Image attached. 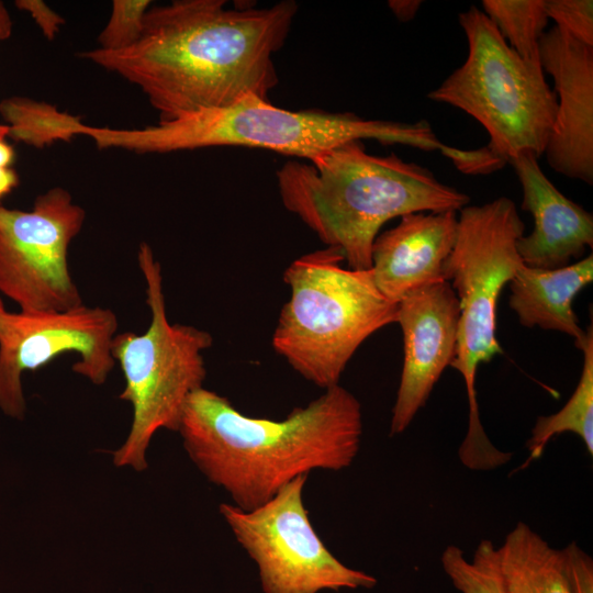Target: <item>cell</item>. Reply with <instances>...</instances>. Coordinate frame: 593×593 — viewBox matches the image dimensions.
Instances as JSON below:
<instances>
[{
  "label": "cell",
  "instance_id": "obj_32",
  "mask_svg": "<svg viewBox=\"0 0 593 593\" xmlns=\"http://www.w3.org/2000/svg\"><path fill=\"white\" fill-rule=\"evenodd\" d=\"M4 310H5V309H4L3 303H2V300H1V298H0V312H2V311H4Z\"/></svg>",
  "mask_w": 593,
  "mask_h": 593
},
{
  "label": "cell",
  "instance_id": "obj_27",
  "mask_svg": "<svg viewBox=\"0 0 593 593\" xmlns=\"http://www.w3.org/2000/svg\"><path fill=\"white\" fill-rule=\"evenodd\" d=\"M388 3L400 21L409 22L413 20L423 2L419 0H393Z\"/></svg>",
  "mask_w": 593,
  "mask_h": 593
},
{
  "label": "cell",
  "instance_id": "obj_12",
  "mask_svg": "<svg viewBox=\"0 0 593 593\" xmlns=\"http://www.w3.org/2000/svg\"><path fill=\"white\" fill-rule=\"evenodd\" d=\"M460 305L448 281L419 288L399 303L403 366L390 435L403 433L425 405L434 385L456 357Z\"/></svg>",
  "mask_w": 593,
  "mask_h": 593
},
{
  "label": "cell",
  "instance_id": "obj_17",
  "mask_svg": "<svg viewBox=\"0 0 593 593\" xmlns=\"http://www.w3.org/2000/svg\"><path fill=\"white\" fill-rule=\"evenodd\" d=\"M506 593H571L561 551L518 522L497 548Z\"/></svg>",
  "mask_w": 593,
  "mask_h": 593
},
{
  "label": "cell",
  "instance_id": "obj_13",
  "mask_svg": "<svg viewBox=\"0 0 593 593\" xmlns=\"http://www.w3.org/2000/svg\"><path fill=\"white\" fill-rule=\"evenodd\" d=\"M539 60L555 81L557 113L545 155L566 177L593 183V47L557 26L542 33Z\"/></svg>",
  "mask_w": 593,
  "mask_h": 593
},
{
  "label": "cell",
  "instance_id": "obj_28",
  "mask_svg": "<svg viewBox=\"0 0 593 593\" xmlns=\"http://www.w3.org/2000/svg\"><path fill=\"white\" fill-rule=\"evenodd\" d=\"M19 184V177L11 167L0 166V200Z\"/></svg>",
  "mask_w": 593,
  "mask_h": 593
},
{
  "label": "cell",
  "instance_id": "obj_14",
  "mask_svg": "<svg viewBox=\"0 0 593 593\" xmlns=\"http://www.w3.org/2000/svg\"><path fill=\"white\" fill-rule=\"evenodd\" d=\"M456 211L415 212L379 234L371 251V270L380 292L399 303L406 294L440 281L457 234Z\"/></svg>",
  "mask_w": 593,
  "mask_h": 593
},
{
  "label": "cell",
  "instance_id": "obj_7",
  "mask_svg": "<svg viewBox=\"0 0 593 593\" xmlns=\"http://www.w3.org/2000/svg\"><path fill=\"white\" fill-rule=\"evenodd\" d=\"M458 20L468 41L467 59L427 97L479 121L489 133L488 145L507 164L525 152L540 157L558 108L541 65L517 55L477 7Z\"/></svg>",
  "mask_w": 593,
  "mask_h": 593
},
{
  "label": "cell",
  "instance_id": "obj_21",
  "mask_svg": "<svg viewBox=\"0 0 593 593\" xmlns=\"http://www.w3.org/2000/svg\"><path fill=\"white\" fill-rule=\"evenodd\" d=\"M445 573L461 593H506L497 558V548L483 539L471 559L456 545L445 548L440 557Z\"/></svg>",
  "mask_w": 593,
  "mask_h": 593
},
{
  "label": "cell",
  "instance_id": "obj_10",
  "mask_svg": "<svg viewBox=\"0 0 593 593\" xmlns=\"http://www.w3.org/2000/svg\"><path fill=\"white\" fill-rule=\"evenodd\" d=\"M86 220L71 194L54 187L32 211L0 203V292L22 312H66L83 305L68 267V248Z\"/></svg>",
  "mask_w": 593,
  "mask_h": 593
},
{
  "label": "cell",
  "instance_id": "obj_3",
  "mask_svg": "<svg viewBox=\"0 0 593 593\" xmlns=\"http://www.w3.org/2000/svg\"><path fill=\"white\" fill-rule=\"evenodd\" d=\"M287 210L343 254L348 268L370 269L372 245L390 220L415 212L460 211L470 199L395 154L376 156L356 141L277 171Z\"/></svg>",
  "mask_w": 593,
  "mask_h": 593
},
{
  "label": "cell",
  "instance_id": "obj_19",
  "mask_svg": "<svg viewBox=\"0 0 593 593\" xmlns=\"http://www.w3.org/2000/svg\"><path fill=\"white\" fill-rule=\"evenodd\" d=\"M0 114L7 122V136L36 148L56 142H69L82 135L87 125L79 116L25 97L3 99L0 102Z\"/></svg>",
  "mask_w": 593,
  "mask_h": 593
},
{
  "label": "cell",
  "instance_id": "obj_16",
  "mask_svg": "<svg viewBox=\"0 0 593 593\" xmlns=\"http://www.w3.org/2000/svg\"><path fill=\"white\" fill-rule=\"evenodd\" d=\"M593 281V255L555 269L523 265L511 280L510 307L526 327L539 326L573 337H586L573 311L577 294Z\"/></svg>",
  "mask_w": 593,
  "mask_h": 593
},
{
  "label": "cell",
  "instance_id": "obj_6",
  "mask_svg": "<svg viewBox=\"0 0 593 593\" xmlns=\"http://www.w3.org/2000/svg\"><path fill=\"white\" fill-rule=\"evenodd\" d=\"M146 283L150 323L143 334L124 332L112 340L125 387L119 398L133 406V421L123 445L113 452L118 467L143 471L146 451L157 430L178 432L186 402L206 376L203 353L212 346L206 331L168 321L159 262L147 243L137 254Z\"/></svg>",
  "mask_w": 593,
  "mask_h": 593
},
{
  "label": "cell",
  "instance_id": "obj_4",
  "mask_svg": "<svg viewBox=\"0 0 593 593\" xmlns=\"http://www.w3.org/2000/svg\"><path fill=\"white\" fill-rule=\"evenodd\" d=\"M85 135L100 149L119 148L137 154L236 146L272 150L302 160L362 139L423 150H441L445 146L425 120L402 123L367 120L351 113L292 111L256 96L227 108L204 110L143 128L88 125Z\"/></svg>",
  "mask_w": 593,
  "mask_h": 593
},
{
  "label": "cell",
  "instance_id": "obj_26",
  "mask_svg": "<svg viewBox=\"0 0 593 593\" xmlns=\"http://www.w3.org/2000/svg\"><path fill=\"white\" fill-rule=\"evenodd\" d=\"M15 5L32 16L43 35L49 41L55 38L65 24V20L42 0H16Z\"/></svg>",
  "mask_w": 593,
  "mask_h": 593
},
{
  "label": "cell",
  "instance_id": "obj_9",
  "mask_svg": "<svg viewBox=\"0 0 593 593\" xmlns=\"http://www.w3.org/2000/svg\"><path fill=\"white\" fill-rule=\"evenodd\" d=\"M307 475L286 484L251 511L223 503L220 513L259 569L265 593L371 589L377 579L339 561L315 532L302 493Z\"/></svg>",
  "mask_w": 593,
  "mask_h": 593
},
{
  "label": "cell",
  "instance_id": "obj_1",
  "mask_svg": "<svg viewBox=\"0 0 593 593\" xmlns=\"http://www.w3.org/2000/svg\"><path fill=\"white\" fill-rule=\"evenodd\" d=\"M296 11L294 1L230 9L224 0H175L147 10L131 47L79 56L137 86L158 123L169 122L248 96L268 99L278 83L273 56Z\"/></svg>",
  "mask_w": 593,
  "mask_h": 593
},
{
  "label": "cell",
  "instance_id": "obj_31",
  "mask_svg": "<svg viewBox=\"0 0 593 593\" xmlns=\"http://www.w3.org/2000/svg\"><path fill=\"white\" fill-rule=\"evenodd\" d=\"M8 135V126L0 124V138H4Z\"/></svg>",
  "mask_w": 593,
  "mask_h": 593
},
{
  "label": "cell",
  "instance_id": "obj_29",
  "mask_svg": "<svg viewBox=\"0 0 593 593\" xmlns=\"http://www.w3.org/2000/svg\"><path fill=\"white\" fill-rule=\"evenodd\" d=\"M12 20L5 5L0 1V41H4L11 36Z\"/></svg>",
  "mask_w": 593,
  "mask_h": 593
},
{
  "label": "cell",
  "instance_id": "obj_18",
  "mask_svg": "<svg viewBox=\"0 0 593 593\" xmlns=\"http://www.w3.org/2000/svg\"><path fill=\"white\" fill-rule=\"evenodd\" d=\"M583 353V366L578 385L564 406L548 416H539L527 440L529 458L525 466L538 459L547 444L562 433H573L593 456V329H586V337L578 347Z\"/></svg>",
  "mask_w": 593,
  "mask_h": 593
},
{
  "label": "cell",
  "instance_id": "obj_23",
  "mask_svg": "<svg viewBox=\"0 0 593 593\" xmlns=\"http://www.w3.org/2000/svg\"><path fill=\"white\" fill-rule=\"evenodd\" d=\"M545 8L558 29L593 47L592 0H545Z\"/></svg>",
  "mask_w": 593,
  "mask_h": 593
},
{
  "label": "cell",
  "instance_id": "obj_30",
  "mask_svg": "<svg viewBox=\"0 0 593 593\" xmlns=\"http://www.w3.org/2000/svg\"><path fill=\"white\" fill-rule=\"evenodd\" d=\"M14 160V149L4 138H0V166L10 167Z\"/></svg>",
  "mask_w": 593,
  "mask_h": 593
},
{
  "label": "cell",
  "instance_id": "obj_11",
  "mask_svg": "<svg viewBox=\"0 0 593 593\" xmlns=\"http://www.w3.org/2000/svg\"><path fill=\"white\" fill-rule=\"evenodd\" d=\"M119 322L109 309L85 304L66 312H0V409L23 419L22 374L65 353L80 359L72 370L93 384L105 382L115 366L111 345Z\"/></svg>",
  "mask_w": 593,
  "mask_h": 593
},
{
  "label": "cell",
  "instance_id": "obj_25",
  "mask_svg": "<svg viewBox=\"0 0 593 593\" xmlns=\"http://www.w3.org/2000/svg\"><path fill=\"white\" fill-rule=\"evenodd\" d=\"M561 551L571 593H593L592 558L575 542Z\"/></svg>",
  "mask_w": 593,
  "mask_h": 593
},
{
  "label": "cell",
  "instance_id": "obj_5",
  "mask_svg": "<svg viewBox=\"0 0 593 593\" xmlns=\"http://www.w3.org/2000/svg\"><path fill=\"white\" fill-rule=\"evenodd\" d=\"M339 249L326 247L301 256L283 275L290 287L272 335L273 349L304 379L328 389L360 345L396 323L398 303L378 289L371 268L342 266Z\"/></svg>",
  "mask_w": 593,
  "mask_h": 593
},
{
  "label": "cell",
  "instance_id": "obj_22",
  "mask_svg": "<svg viewBox=\"0 0 593 593\" xmlns=\"http://www.w3.org/2000/svg\"><path fill=\"white\" fill-rule=\"evenodd\" d=\"M149 0H114L109 21L98 36L102 51L118 52L134 45L142 35Z\"/></svg>",
  "mask_w": 593,
  "mask_h": 593
},
{
  "label": "cell",
  "instance_id": "obj_24",
  "mask_svg": "<svg viewBox=\"0 0 593 593\" xmlns=\"http://www.w3.org/2000/svg\"><path fill=\"white\" fill-rule=\"evenodd\" d=\"M454 166L466 175H486L503 168L507 160L489 145L475 149H460L445 145L440 152Z\"/></svg>",
  "mask_w": 593,
  "mask_h": 593
},
{
  "label": "cell",
  "instance_id": "obj_2",
  "mask_svg": "<svg viewBox=\"0 0 593 593\" xmlns=\"http://www.w3.org/2000/svg\"><path fill=\"white\" fill-rule=\"evenodd\" d=\"M179 434L204 477L251 511L312 470L339 471L358 455L361 404L340 384L284 419L250 417L203 387L188 398Z\"/></svg>",
  "mask_w": 593,
  "mask_h": 593
},
{
  "label": "cell",
  "instance_id": "obj_8",
  "mask_svg": "<svg viewBox=\"0 0 593 593\" xmlns=\"http://www.w3.org/2000/svg\"><path fill=\"white\" fill-rule=\"evenodd\" d=\"M525 225L512 200L500 197L460 210L444 277L460 305L457 351L451 367L465 380L469 421L480 419L475 376L480 363L502 354L496 339V304L503 288L525 265L517 240Z\"/></svg>",
  "mask_w": 593,
  "mask_h": 593
},
{
  "label": "cell",
  "instance_id": "obj_15",
  "mask_svg": "<svg viewBox=\"0 0 593 593\" xmlns=\"http://www.w3.org/2000/svg\"><path fill=\"white\" fill-rule=\"evenodd\" d=\"M537 159L525 152L508 161L523 188L522 209L534 217V230L517 240V250L526 266L555 269L592 248L593 216L550 182Z\"/></svg>",
  "mask_w": 593,
  "mask_h": 593
},
{
  "label": "cell",
  "instance_id": "obj_20",
  "mask_svg": "<svg viewBox=\"0 0 593 593\" xmlns=\"http://www.w3.org/2000/svg\"><path fill=\"white\" fill-rule=\"evenodd\" d=\"M482 7L517 55L540 64L539 40L548 21L545 0H483Z\"/></svg>",
  "mask_w": 593,
  "mask_h": 593
}]
</instances>
